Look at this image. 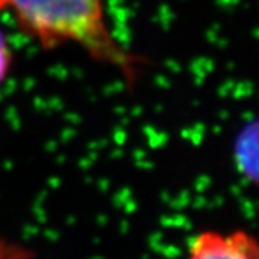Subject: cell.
I'll return each instance as SVG.
<instances>
[{"mask_svg":"<svg viewBox=\"0 0 259 259\" xmlns=\"http://www.w3.org/2000/svg\"><path fill=\"white\" fill-rule=\"evenodd\" d=\"M19 30L45 51L81 48L95 62L117 69L133 87L144 61L121 47L105 20L104 0H0Z\"/></svg>","mask_w":259,"mask_h":259,"instance_id":"1","label":"cell"},{"mask_svg":"<svg viewBox=\"0 0 259 259\" xmlns=\"http://www.w3.org/2000/svg\"><path fill=\"white\" fill-rule=\"evenodd\" d=\"M187 259H259V241L245 231H206L193 239Z\"/></svg>","mask_w":259,"mask_h":259,"instance_id":"2","label":"cell"},{"mask_svg":"<svg viewBox=\"0 0 259 259\" xmlns=\"http://www.w3.org/2000/svg\"><path fill=\"white\" fill-rule=\"evenodd\" d=\"M15 62V52L3 29L0 28V88L8 81Z\"/></svg>","mask_w":259,"mask_h":259,"instance_id":"3","label":"cell"}]
</instances>
